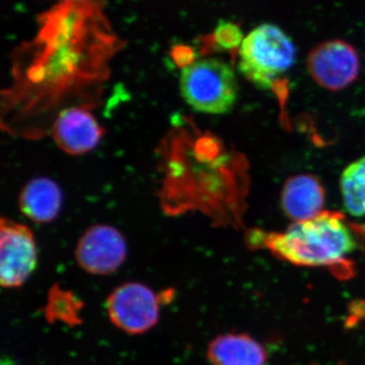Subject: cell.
Segmentation results:
<instances>
[{"label":"cell","mask_w":365,"mask_h":365,"mask_svg":"<svg viewBox=\"0 0 365 365\" xmlns=\"http://www.w3.org/2000/svg\"><path fill=\"white\" fill-rule=\"evenodd\" d=\"M121 42L106 14L105 0H71L38 16V32L23 51L37 67L58 64L67 69L101 64Z\"/></svg>","instance_id":"6da1fadb"},{"label":"cell","mask_w":365,"mask_h":365,"mask_svg":"<svg viewBox=\"0 0 365 365\" xmlns=\"http://www.w3.org/2000/svg\"><path fill=\"white\" fill-rule=\"evenodd\" d=\"M251 244L268 249L294 265L340 269L344 276L351 269L344 266L346 259L357 249L356 239L342 216L328 211L294 222L283 232H258L251 237Z\"/></svg>","instance_id":"7a4b0ae2"},{"label":"cell","mask_w":365,"mask_h":365,"mask_svg":"<svg viewBox=\"0 0 365 365\" xmlns=\"http://www.w3.org/2000/svg\"><path fill=\"white\" fill-rule=\"evenodd\" d=\"M237 68L256 88H274L297 61L294 41L279 26L263 24L245 37L239 50Z\"/></svg>","instance_id":"3957f363"},{"label":"cell","mask_w":365,"mask_h":365,"mask_svg":"<svg viewBox=\"0 0 365 365\" xmlns=\"http://www.w3.org/2000/svg\"><path fill=\"white\" fill-rule=\"evenodd\" d=\"M180 91L194 111L223 115L232 112L237 104L239 83L230 64L206 58L182 69Z\"/></svg>","instance_id":"277c9868"},{"label":"cell","mask_w":365,"mask_h":365,"mask_svg":"<svg viewBox=\"0 0 365 365\" xmlns=\"http://www.w3.org/2000/svg\"><path fill=\"white\" fill-rule=\"evenodd\" d=\"M160 300L141 283H125L110 294L108 314L120 330L133 335L145 333L158 323Z\"/></svg>","instance_id":"5b68a950"},{"label":"cell","mask_w":365,"mask_h":365,"mask_svg":"<svg viewBox=\"0 0 365 365\" xmlns=\"http://www.w3.org/2000/svg\"><path fill=\"white\" fill-rule=\"evenodd\" d=\"M309 76L321 88L339 91L351 86L360 72L356 49L343 40H331L314 47L307 56Z\"/></svg>","instance_id":"8992f818"},{"label":"cell","mask_w":365,"mask_h":365,"mask_svg":"<svg viewBox=\"0 0 365 365\" xmlns=\"http://www.w3.org/2000/svg\"><path fill=\"white\" fill-rule=\"evenodd\" d=\"M37 246L32 230L21 223L2 218L0 223V283L20 287L37 266Z\"/></svg>","instance_id":"52a82bcc"},{"label":"cell","mask_w":365,"mask_h":365,"mask_svg":"<svg viewBox=\"0 0 365 365\" xmlns=\"http://www.w3.org/2000/svg\"><path fill=\"white\" fill-rule=\"evenodd\" d=\"M127 245L123 235L110 225L88 228L79 239L76 259L79 267L93 275H108L124 263Z\"/></svg>","instance_id":"ba28073f"},{"label":"cell","mask_w":365,"mask_h":365,"mask_svg":"<svg viewBox=\"0 0 365 365\" xmlns=\"http://www.w3.org/2000/svg\"><path fill=\"white\" fill-rule=\"evenodd\" d=\"M104 129L91 112L83 108H68L59 113L52 125L57 146L71 155H85L97 148Z\"/></svg>","instance_id":"9c48e42d"},{"label":"cell","mask_w":365,"mask_h":365,"mask_svg":"<svg viewBox=\"0 0 365 365\" xmlns=\"http://www.w3.org/2000/svg\"><path fill=\"white\" fill-rule=\"evenodd\" d=\"M326 193L321 181L311 174L297 175L284 182L281 207L294 222L312 220L323 212Z\"/></svg>","instance_id":"30bf717a"},{"label":"cell","mask_w":365,"mask_h":365,"mask_svg":"<svg viewBox=\"0 0 365 365\" xmlns=\"http://www.w3.org/2000/svg\"><path fill=\"white\" fill-rule=\"evenodd\" d=\"M207 357L211 365H265L267 352L246 334H225L211 341Z\"/></svg>","instance_id":"8fae6325"},{"label":"cell","mask_w":365,"mask_h":365,"mask_svg":"<svg viewBox=\"0 0 365 365\" xmlns=\"http://www.w3.org/2000/svg\"><path fill=\"white\" fill-rule=\"evenodd\" d=\"M19 206L26 217L38 223L51 222L62 206V192L58 185L48 178H36L21 190Z\"/></svg>","instance_id":"7c38bea8"},{"label":"cell","mask_w":365,"mask_h":365,"mask_svg":"<svg viewBox=\"0 0 365 365\" xmlns=\"http://www.w3.org/2000/svg\"><path fill=\"white\" fill-rule=\"evenodd\" d=\"M343 205L354 217L365 216V155L348 165L340 178Z\"/></svg>","instance_id":"4fadbf2b"},{"label":"cell","mask_w":365,"mask_h":365,"mask_svg":"<svg viewBox=\"0 0 365 365\" xmlns=\"http://www.w3.org/2000/svg\"><path fill=\"white\" fill-rule=\"evenodd\" d=\"M81 307V302H78L71 292H66L58 287L53 288L49 294V302L46 307V317L50 322H66L74 324L79 322L78 312Z\"/></svg>","instance_id":"5bb4252c"},{"label":"cell","mask_w":365,"mask_h":365,"mask_svg":"<svg viewBox=\"0 0 365 365\" xmlns=\"http://www.w3.org/2000/svg\"><path fill=\"white\" fill-rule=\"evenodd\" d=\"M212 44L222 51H235L240 50L244 41V33L241 28L230 21H222L212 35Z\"/></svg>","instance_id":"9a60e30c"},{"label":"cell","mask_w":365,"mask_h":365,"mask_svg":"<svg viewBox=\"0 0 365 365\" xmlns=\"http://www.w3.org/2000/svg\"><path fill=\"white\" fill-rule=\"evenodd\" d=\"M194 52L191 48L187 46H178L174 48V58L179 64H184V67L189 66L190 64L194 63Z\"/></svg>","instance_id":"2e32d148"},{"label":"cell","mask_w":365,"mask_h":365,"mask_svg":"<svg viewBox=\"0 0 365 365\" xmlns=\"http://www.w3.org/2000/svg\"><path fill=\"white\" fill-rule=\"evenodd\" d=\"M59 2H61V1H71V0H58Z\"/></svg>","instance_id":"e0dca14e"}]
</instances>
